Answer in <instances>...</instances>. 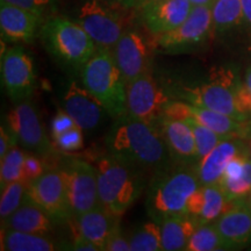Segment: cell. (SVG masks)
<instances>
[{
    "label": "cell",
    "mask_w": 251,
    "mask_h": 251,
    "mask_svg": "<svg viewBox=\"0 0 251 251\" xmlns=\"http://www.w3.org/2000/svg\"><path fill=\"white\" fill-rule=\"evenodd\" d=\"M56 222L39 206L26 200L14 213L1 221L5 229L25 231V233L48 235L54 230Z\"/></svg>",
    "instance_id": "obj_24"
},
{
    "label": "cell",
    "mask_w": 251,
    "mask_h": 251,
    "mask_svg": "<svg viewBox=\"0 0 251 251\" xmlns=\"http://www.w3.org/2000/svg\"><path fill=\"white\" fill-rule=\"evenodd\" d=\"M184 121H186L187 124L191 126V128H192L193 130L194 140H196V146H197L198 159L202 158L203 156H206L207 153L212 151V150L214 149L222 140L226 139V137L216 134L215 131L209 129L208 127L201 125L200 122H198L192 118L185 119Z\"/></svg>",
    "instance_id": "obj_33"
},
{
    "label": "cell",
    "mask_w": 251,
    "mask_h": 251,
    "mask_svg": "<svg viewBox=\"0 0 251 251\" xmlns=\"http://www.w3.org/2000/svg\"><path fill=\"white\" fill-rule=\"evenodd\" d=\"M112 54L126 85L149 71L151 50L139 31L125 30L112 48Z\"/></svg>",
    "instance_id": "obj_15"
},
{
    "label": "cell",
    "mask_w": 251,
    "mask_h": 251,
    "mask_svg": "<svg viewBox=\"0 0 251 251\" xmlns=\"http://www.w3.org/2000/svg\"><path fill=\"white\" fill-rule=\"evenodd\" d=\"M219 184L224 190L228 201L244 199L248 197L251 192V157L249 156L247 158L242 176L235 179H221Z\"/></svg>",
    "instance_id": "obj_32"
},
{
    "label": "cell",
    "mask_w": 251,
    "mask_h": 251,
    "mask_svg": "<svg viewBox=\"0 0 251 251\" xmlns=\"http://www.w3.org/2000/svg\"><path fill=\"white\" fill-rule=\"evenodd\" d=\"M46 19L19 6L0 1V30L2 40L13 43H31L40 35Z\"/></svg>",
    "instance_id": "obj_16"
},
{
    "label": "cell",
    "mask_w": 251,
    "mask_h": 251,
    "mask_svg": "<svg viewBox=\"0 0 251 251\" xmlns=\"http://www.w3.org/2000/svg\"><path fill=\"white\" fill-rule=\"evenodd\" d=\"M40 37L54 57L79 71L97 49L91 36L75 19L61 15L46 19Z\"/></svg>",
    "instance_id": "obj_5"
},
{
    "label": "cell",
    "mask_w": 251,
    "mask_h": 251,
    "mask_svg": "<svg viewBox=\"0 0 251 251\" xmlns=\"http://www.w3.org/2000/svg\"><path fill=\"white\" fill-rule=\"evenodd\" d=\"M163 118L178 119V120L192 118L226 139H230V137L246 139L251 135V124L249 121H238L222 113L193 105L180 99H171L168 102Z\"/></svg>",
    "instance_id": "obj_13"
},
{
    "label": "cell",
    "mask_w": 251,
    "mask_h": 251,
    "mask_svg": "<svg viewBox=\"0 0 251 251\" xmlns=\"http://www.w3.org/2000/svg\"><path fill=\"white\" fill-rule=\"evenodd\" d=\"M28 184L24 180L13 181L1 188L0 198V219L4 221L27 200Z\"/></svg>",
    "instance_id": "obj_31"
},
{
    "label": "cell",
    "mask_w": 251,
    "mask_h": 251,
    "mask_svg": "<svg viewBox=\"0 0 251 251\" xmlns=\"http://www.w3.org/2000/svg\"><path fill=\"white\" fill-rule=\"evenodd\" d=\"M230 249L214 225L198 226L188 241L185 251H216Z\"/></svg>",
    "instance_id": "obj_28"
},
{
    "label": "cell",
    "mask_w": 251,
    "mask_h": 251,
    "mask_svg": "<svg viewBox=\"0 0 251 251\" xmlns=\"http://www.w3.org/2000/svg\"><path fill=\"white\" fill-rule=\"evenodd\" d=\"M201 186L194 168L181 164L158 172L147 194V211L156 222L188 215V203Z\"/></svg>",
    "instance_id": "obj_3"
},
{
    "label": "cell",
    "mask_w": 251,
    "mask_h": 251,
    "mask_svg": "<svg viewBox=\"0 0 251 251\" xmlns=\"http://www.w3.org/2000/svg\"><path fill=\"white\" fill-rule=\"evenodd\" d=\"M76 122L72 119L65 109H58L55 117L51 120V137L52 140L58 137L65 131L76 127Z\"/></svg>",
    "instance_id": "obj_37"
},
{
    "label": "cell",
    "mask_w": 251,
    "mask_h": 251,
    "mask_svg": "<svg viewBox=\"0 0 251 251\" xmlns=\"http://www.w3.org/2000/svg\"><path fill=\"white\" fill-rule=\"evenodd\" d=\"M211 7L213 33H225L243 24L241 0H214Z\"/></svg>",
    "instance_id": "obj_27"
},
{
    "label": "cell",
    "mask_w": 251,
    "mask_h": 251,
    "mask_svg": "<svg viewBox=\"0 0 251 251\" xmlns=\"http://www.w3.org/2000/svg\"><path fill=\"white\" fill-rule=\"evenodd\" d=\"M192 8L188 0H159L141 9L140 13L147 30L159 36L183 24Z\"/></svg>",
    "instance_id": "obj_17"
},
{
    "label": "cell",
    "mask_w": 251,
    "mask_h": 251,
    "mask_svg": "<svg viewBox=\"0 0 251 251\" xmlns=\"http://www.w3.org/2000/svg\"><path fill=\"white\" fill-rule=\"evenodd\" d=\"M0 1H5L28 9L45 19H47L46 15L52 11L55 5V0H0Z\"/></svg>",
    "instance_id": "obj_35"
},
{
    "label": "cell",
    "mask_w": 251,
    "mask_h": 251,
    "mask_svg": "<svg viewBox=\"0 0 251 251\" xmlns=\"http://www.w3.org/2000/svg\"><path fill=\"white\" fill-rule=\"evenodd\" d=\"M47 170L43 162L41 161L40 157L35 155H28L26 156L24 163V178L23 180L25 183L29 184L36 178H39L41 175Z\"/></svg>",
    "instance_id": "obj_36"
},
{
    "label": "cell",
    "mask_w": 251,
    "mask_h": 251,
    "mask_svg": "<svg viewBox=\"0 0 251 251\" xmlns=\"http://www.w3.org/2000/svg\"><path fill=\"white\" fill-rule=\"evenodd\" d=\"M243 8V24L247 25L251 37V0H241Z\"/></svg>",
    "instance_id": "obj_42"
},
{
    "label": "cell",
    "mask_w": 251,
    "mask_h": 251,
    "mask_svg": "<svg viewBox=\"0 0 251 251\" xmlns=\"http://www.w3.org/2000/svg\"><path fill=\"white\" fill-rule=\"evenodd\" d=\"M243 152H249V148L240 139L230 137L222 140L212 151L197 161L194 170L200 185L219 184L229 161Z\"/></svg>",
    "instance_id": "obj_20"
},
{
    "label": "cell",
    "mask_w": 251,
    "mask_h": 251,
    "mask_svg": "<svg viewBox=\"0 0 251 251\" xmlns=\"http://www.w3.org/2000/svg\"><path fill=\"white\" fill-rule=\"evenodd\" d=\"M106 4L114 6V7H124V8H133L135 0H101Z\"/></svg>",
    "instance_id": "obj_43"
},
{
    "label": "cell",
    "mask_w": 251,
    "mask_h": 251,
    "mask_svg": "<svg viewBox=\"0 0 251 251\" xmlns=\"http://www.w3.org/2000/svg\"><path fill=\"white\" fill-rule=\"evenodd\" d=\"M212 33L211 6H193L184 23L169 33L156 36V43L163 51L181 52L202 45Z\"/></svg>",
    "instance_id": "obj_12"
},
{
    "label": "cell",
    "mask_w": 251,
    "mask_h": 251,
    "mask_svg": "<svg viewBox=\"0 0 251 251\" xmlns=\"http://www.w3.org/2000/svg\"><path fill=\"white\" fill-rule=\"evenodd\" d=\"M27 200L43 209L55 222H64L72 216L62 169H47L28 184Z\"/></svg>",
    "instance_id": "obj_11"
},
{
    "label": "cell",
    "mask_w": 251,
    "mask_h": 251,
    "mask_svg": "<svg viewBox=\"0 0 251 251\" xmlns=\"http://www.w3.org/2000/svg\"><path fill=\"white\" fill-rule=\"evenodd\" d=\"M238 103L241 109L251 118V65L247 69L244 80L238 91Z\"/></svg>",
    "instance_id": "obj_38"
},
{
    "label": "cell",
    "mask_w": 251,
    "mask_h": 251,
    "mask_svg": "<svg viewBox=\"0 0 251 251\" xmlns=\"http://www.w3.org/2000/svg\"><path fill=\"white\" fill-rule=\"evenodd\" d=\"M81 83L113 119L126 114V83L112 50L97 48L80 70Z\"/></svg>",
    "instance_id": "obj_4"
},
{
    "label": "cell",
    "mask_w": 251,
    "mask_h": 251,
    "mask_svg": "<svg viewBox=\"0 0 251 251\" xmlns=\"http://www.w3.org/2000/svg\"><path fill=\"white\" fill-rule=\"evenodd\" d=\"M249 122H250V124H251V118H250V120H249Z\"/></svg>",
    "instance_id": "obj_48"
},
{
    "label": "cell",
    "mask_w": 251,
    "mask_h": 251,
    "mask_svg": "<svg viewBox=\"0 0 251 251\" xmlns=\"http://www.w3.org/2000/svg\"><path fill=\"white\" fill-rule=\"evenodd\" d=\"M75 20L85 29L97 48L112 50L124 34V21L111 6L101 0H86L78 8Z\"/></svg>",
    "instance_id": "obj_8"
},
{
    "label": "cell",
    "mask_w": 251,
    "mask_h": 251,
    "mask_svg": "<svg viewBox=\"0 0 251 251\" xmlns=\"http://www.w3.org/2000/svg\"><path fill=\"white\" fill-rule=\"evenodd\" d=\"M105 251H130L129 238H127L122 234L120 225L113 230L106 243Z\"/></svg>",
    "instance_id": "obj_39"
},
{
    "label": "cell",
    "mask_w": 251,
    "mask_h": 251,
    "mask_svg": "<svg viewBox=\"0 0 251 251\" xmlns=\"http://www.w3.org/2000/svg\"><path fill=\"white\" fill-rule=\"evenodd\" d=\"M75 230L91 241L99 251H105L106 243L115 228L120 225V218L106 211L101 205L91 211L74 216Z\"/></svg>",
    "instance_id": "obj_22"
},
{
    "label": "cell",
    "mask_w": 251,
    "mask_h": 251,
    "mask_svg": "<svg viewBox=\"0 0 251 251\" xmlns=\"http://www.w3.org/2000/svg\"><path fill=\"white\" fill-rule=\"evenodd\" d=\"M1 81L5 92L14 102L29 98L36 86L33 59L23 47L15 46L1 55Z\"/></svg>",
    "instance_id": "obj_14"
},
{
    "label": "cell",
    "mask_w": 251,
    "mask_h": 251,
    "mask_svg": "<svg viewBox=\"0 0 251 251\" xmlns=\"http://www.w3.org/2000/svg\"><path fill=\"white\" fill-rule=\"evenodd\" d=\"M171 99L149 71L126 85V113L152 127L159 128Z\"/></svg>",
    "instance_id": "obj_7"
},
{
    "label": "cell",
    "mask_w": 251,
    "mask_h": 251,
    "mask_svg": "<svg viewBox=\"0 0 251 251\" xmlns=\"http://www.w3.org/2000/svg\"><path fill=\"white\" fill-rule=\"evenodd\" d=\"M6 127L13 135L17 143L25 149L35 152L37 156H52L57 151L47 136L36 108L28 99L17 102L15 107L8 112Z\"/></svg>",
    "instance_id": "obj_9"
},
{
    "label": "cell",
    "mask_w": 251,
    "mask_h": 251,
    "mask_svg": "<svg viewBox=\"0 0 251 251\" xmlns=\"http://www.w3.org/2000/svg\"><path fill=\"white\" fill-rule=\"evenodd\" d=\"M59 249L47 235L30 234L14 229H1V250L5 251H54Z\"/></svg>",
    "instance_id": "obj_26"
},
{
    "label": "cell",
    "mask_w": 251,
    "mask_h": 251,
    "mask_svg": "<svg viewBox=\"0 0 251 251\" xmlns=\"http://www.w3.org/2000/svg\"><path fill=\"white\" fill-rule=\"evenodd\" d=\"M229 201L220 184L205 185L193 194L188 203V215L206 225L214 222L227 211Z\"/></svg>",
    "instance_id": "obj_23"
},
{
    "label": "cell",
    "mask_w": 251,
    "mask_h": 251,
    "mask_svg": "<svg viewBox=\"0 0 251 251\" xmlns=\"http://www.w3.org/2000/svg\"><path fill=\"white\" fill-rule=\"evenodd\" d=\"M248 148H249V155H250V157H251V140H250L249 144H248Z\"/></svg>",
    "instance_id": "obj_47"
},
{
    "label": "cell",
    "mask_w": 251,
    "mask_h": 251,
    "mask_svg": "<svg viewBox=\"0 0 251 251\" xmlns=\"http://www.w3.org/2000/svg\"><path fill=\"white\" fill-rule=\"evenodd\" d=\"M94 168L100 205L121 218L143 192L144 179L141 169L111 153L99 158Z\"/></svg>",
    "instance_id": "obj_2"
},
{
    "label": "cell",
    "mask_w": 251,
    "mask_h": 251,
    "mask_svg": "<svg viewBox=\"0 0 251 251\" xmlns=\"http://www.w3.org/2000/svg\"><path fill=\"white\" fill-rule=\"evenodd\" d=\"M129 243L130 251H162L161 225L146 222L130 235Z\"/></svg>",
    "instance_id": "obj_29"
},
{
    "label": "cell",
    "mask_w": 251,
    "mask_h": 251,
    "mask_svg": "<svg viewBox=\"0 0 251 251\" xmlns=\"http://www.w3.org/2000/svg\"><path fill=\"white\" fill-rule=\"evenodd\" d=\"M15 144H17V141L11 131L8 130V128L6 126L5 127L1 126L0 128V158H2Z\"/></svg>",
    "instance_id": "obj_40"
},
{
    "label": "cell",
    "mask_w": 251,
    "mask_h": 251,
    "mask_svg": "<svg viewBox=\"0 0 251 251\" xmlns=\"http://www.w3.org/2000/svg\"><path fill=\"white\" fill-rule=\"evenodd\" d=\"M242 81L229 69L220 68L211 75L207 83L193 86H181L177 89V98L193 105L213 109L222 114L247 122L250 118L238 103V91Z\"/></svg>",
    "instance_id": "obj_6"
},
{
    "label": "cell",
    "mask_w": 251,
    "mask_h": 251,
    "mask_svg": "<svg viewBox=\"0 0 251 251\" xmlns=\"http://www.w3.org/2000/svg\"><path fill=\"white\" fill-rule=\"evenodd\" d=\"M72 216L91 211L100 205L98 179L94 165L79 158H71L62 168Z\"/></svg>",
    "instance_id": "obj_10"
},
{
    "label": "cell",
    "mask_w": 251,
    "mask_h": 251,
    "mask_svg": "<svg viewBox=\"0 0 251 251\" xmlns=\"http://www.w3.org/2000/svg\"><path fill=\"white\" fill-rule=\"evenodd\" d=\"M247 202H248V205H249V207H250V209H251V192L248 194V198H247Z\"/></svg>",
    "instance_id": "obj_46"
},
{
    "label": "cell",
    "mask_w": 251,
    "mask_h": 251,
    "mask_svg": "<svg viewBox=\"0 0 251 251\" xmlns=\"http://www.w3.org/2000/svg\"><path fill=\"white\" fill-rule=\"evenodd\" d=\"M156 1H159V0H135L133 8L137 9V11H141L142 8L147 7L148 5H151Z\"/></svg>",
    "instance_id": "obj_44"
},
{
    "label": "cell",
    "mask_w": 251,
    "mask_h": 251,
    "mask_svg": "<svg viewBox=\"0 0 251 251\" xmlns=\"http://www.w3.org/2000/svg\"><path fill=\"white\" fill-rule=\"evenodd\" d=\"M83 131L80 127L76 126L61 134L58 137L54 139L55 148L63 152H71L81 149L84 146Z\"/></svg>",
    "instance_id": "obj_34"
},
{
    "label": "cell",
    "mask_w": 251,
    "mask_h": 251,
    "mask_svg": "<svg viewBox=\"0 0 251 251\" xmlns=\"http://www.w3.org/2000/svg\"><path fill=\"white\" fill-rule=\"evenodd\" d=\"M213 225L230 249L251 243V209L246 198L229 201L227 211Z\"/></svg>",
    "instance_id": "obj_19"
},
{
    "label": "cell",
    "mask_w": 251,
    "mask_h": 251,
    "mask_svg": "<svg viewBox=\"0 0 251 251\" xmlns=\"http://www.w3.org/2000/svg\"><path fill=\"white\" fill-rule=\"evenodd\" d=\"M105 143L108 153L140 169L163 168L170 157L159 128L127 113L115 119Z\"/></svg>",
    "instance_id": "obj_1"
},
{
    "label": "cell",
    "mask_w": 251,
    "mask_h": 251,
    "mask_svg": "<svg viewBox=\"0 0 251 251\" xmlns=\"http://www.w3.org/2000/svg\"><path fill=\"white\" fill-rule=\"evenodd\" d=\"M192 6H211L214 0H188Z\"/></svg>",
    "instance_id": "obj_45"
},
{
    "label": "cell",
    "mask_w": 251,
    "mask_h": 251,
    "mask_svg": "<svg viewBox=\"0 0 251 251\" xmlns=\"http://www.w3.org/2000/svg\"><path fill=\"white\" fill-rule=\"evenodd\" d=\"M159 130L171 158L181 164L198 161L193 130L186 121L163 118Z\"/></svg>",
    "instance_id": "obj_21"
},
{
    "label": "cell",
    "mask_w": 251,
    "mask_h": 251,
    "mask_svg": "<svg viewBox=\"0 0 251 251\" xmlns=\"http://www.w3.org/2000/svg\"><path fill=\"white\" fill-rule=\"evenodd\" d=\"M63 109L68 112L83 130H92L98 127L102 113L106 111L102 103L77 81H71L69 85L63 98Z\"/></svg>",
    "instance_id": "obj_18"
},
{
    "label": "cell",
    "mask_w": 251,
    "mask_h": 251,
    "mask_svg": "<svg viewBox=\"0 0 251 251\" xmlns=\"http://www.w3.org/2000/svg\"><path fill=\"white\" fill-rule=\"evenodd\" d=\"M70 249L76 251H99L98 248L94 246L91 241L87 240L76 230L74 233V241H72Z\"/></svg>",
    "instance_id": "obj_41"
},
{
    "label": "cell",
    "mask_w": 251,
    "mask_h": 251,
    "mask_svg": "<svg viewBox=\"0 0 251 251\" xmlns=\"http://www.w3.org/2000/svg\"><path fill=\"white\" fill-rule=\"evenodd\" d=\"M26 156L27 153L15 144L2 157L1 164H0V186L1 188L13 181L23 180L24 163Z\"/></svg>",
    "instance_id": "obj_30"
},
{
    "label": "cell",
    "mask_w": 251,
    "mask_h": 251,
    "mask_svg": "<svg viewBox=\"0 0 251 251\" xmlns=\"http://www.w3.org/2000/svg\"><path fill=\"white\" fill-rule=\"evenodd\" d=\"M161 225L162 250L180 251L186 249L191 236L194 233L199 222L190 215L174 216L163 220Z\"/></svg>",
    "instance_id": "obj_25"
}]
</instances>
